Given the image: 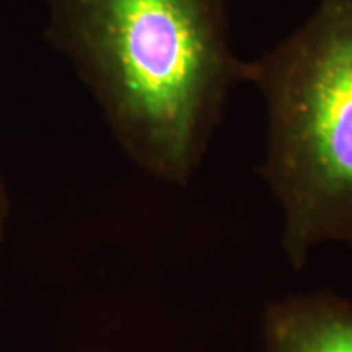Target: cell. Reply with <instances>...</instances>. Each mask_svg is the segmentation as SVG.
Listing matches in <instances>:
<instances>
[{
  "label": "cell",
  "mask_w": 352,
  "mask_h": 352,
  "mask_svg": "<svg viewBox=\"0 0 352 352\" xmlns=\"http://www.w3.org/2000/svg\"><path fill=\"white\" fill-rule=\"evenodd\" d=\"M59 26L132 160L186 184L243 82L227 0H59Z\"/></svg>",
  "instance_id": "cell-1"
},
{
  "label": "cell",
  "mask_w": 352,
  "mask_h": 352,
  "mask_svg": "<svg viewBox=\"0 0 352 352\" xmlns=\"http://www.w3.org/2000/svg\"><path fill=\"white\" fill-rule=\"evenodd\" d=\"M243 82L267 107L261 173L283 210L294 270L328 243L352 248V0H320Z\"/></svg>",
  "instance_id": "cell-2"
},
{
  "label": "cell",
  "mask_w": 352,
  "mask_h": 352,
  "mask_svg": "<svg viewBox=\"0 0 352 352\" xmlns=\"http://www.w3.org/2000/svg\"><path fill=\"white\" fill-rule=\"evenodd\" d=\"M264 352H352V300L333 292L289 296L263 315Z\"/></svg>",
  "instance_id": "cell-3"
},
{
  "label": "cell",
  "mask_w": 352,
  "mask_h": 352,
  "mask_svg": "<svg viewBox=\"0 0 352 352\" xmlns=\"http://www.w3.org/2000/svg\"><path fill=\"white\" fill-rule=\"evenodd\" d=\"M3 219H6V197H3L2 184H0V240H2V228H3Z\"/></svg>",
  "instance_id": "cell-4"
}]
</instances>
